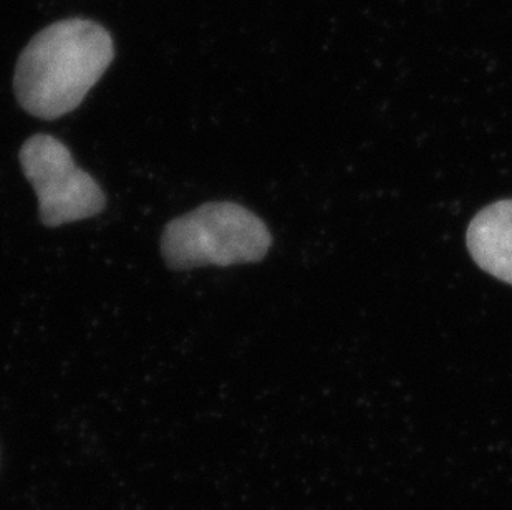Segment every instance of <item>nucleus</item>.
<instances>
[{"label":"nucleus","instance_id":"nucleus-1","mask_svg":"<svg viewBox=\"0 0 512 510\" xmlns=\"http://www.w3.org/2000/svg\"><path fill=\"white\" fill-rule=\"evenodd\" d=\"M115 57L112 35L92 20H60L20 53L14 90L20 106L42 120L75 110Z\"/></svg>","mask_w":512,"mask_h":510},{"label":"nucleus","instance_id":"nucleus-2","mask_svg":"<svg viewBox=\"0 0 512 510\" xmlns=\"http://www.w3.org/2000/svg\"><path fill=\"white\" fill-rule=\"evenodd\" d=\"M272 236L266 224L236 203H208L173 219L161 237L170 269L254 264L266 257Z\"/></svg>","mask_w":512,"mask_h":510},{"label":"nucleus","instance_id":"nucleus-3","mask_svg":"<svg viewBox=\"0 0 512 510\" xmlns=\"http://www.w3.org/2000/svg\"><path fill=\"white\" fill-rule=\"evenodd\" d=\"M25 178L39 198V216L47 227L97 216L107 198L97 181L78 168L72 153L55 136L35 135L19 153Z\"/></svg>","mask_w":512,"mask_h":510},{"label":"nucleus","instance_id":"nucleus-4","mask_svg":"<svg viewBox=\"0 0 512 510\" xmlns=\"http://www.w3.org/2000/svg\"><path fill=\"white\" fill-rule=\"evenodd\" d=\"M466 244L484 272L512 285V199L478 212L469 224Z\"/></svg>","mask_w":512,"mask_h":510}]
</instances>
